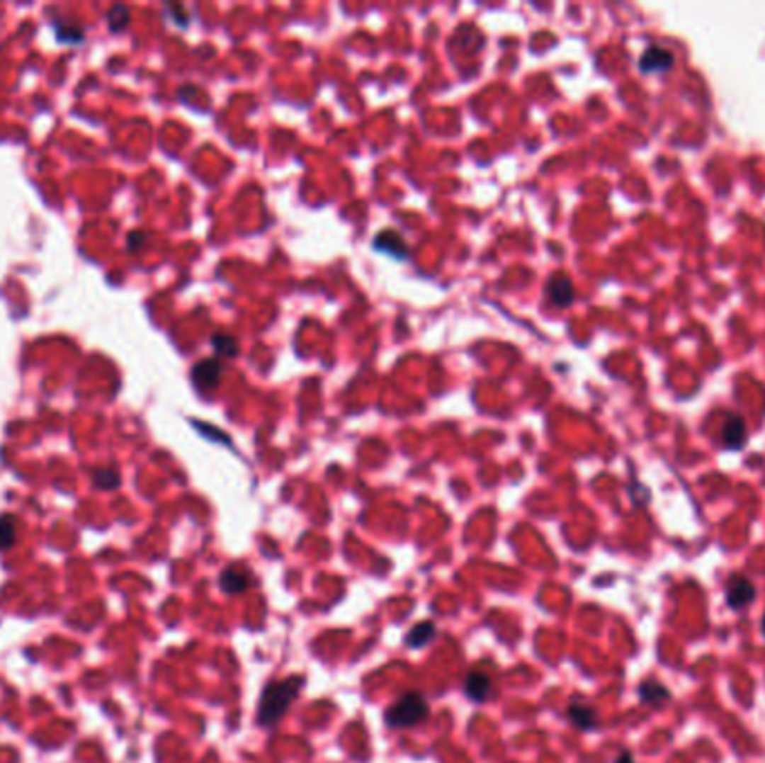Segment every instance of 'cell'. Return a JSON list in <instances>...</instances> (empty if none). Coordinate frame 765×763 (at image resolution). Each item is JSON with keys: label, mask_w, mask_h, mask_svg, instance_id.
Segmentation results:
<instances>
[{"label": "cell", "mask_w": 765, "mask_h": 763, "mask_svg": "<svg viewBox=\"0 0 765 763\" xmlns=\"http://www.w3.org/2000/svg\"><path fill=\"white\" fill-rule=\"evenodd\" d=\"M374 249L380 251V253H387V256L392 258H407V244L405 239L401 235H396L394 231H385V233H378L376 239H374Z\"/></svg>", "instance_id": "8"}, {"label": "cell", "mask_w": 765, "mask_h": 763, "mask_svg": "<svg viewBox=\"0 0 765 763\" xmlns=\"http://www.w3.org/2000/svg\"><path fill=\"white\" fill-rule=\"evenodd\" d=\"M210 343H212V347H215L217 354L224 356V358H233L237 354V343L233 341V336H229V334H215Z\"/></svg>", "instance_id": "16"}, {"label": "cell", "mask_w": 765, "mask_h": 763, "mask_svg": "<svg viewBox=\"0 0 765 763\" xmlns=\"http://www.w3.org/2000/svg\"><path fill=\"white\" fill-rule=\"evenodd\" d=\"M195 426L197 428H200V432L202 434H208V436H215V439L217 441H226V443H229V436H226L224 432H215L217 428H210V426H204V423H195Z\"/></svg>", "instance_id": "19"}, {"label": "cell", "mask_w": 765, "mask_h": 763, "mask_svg": "<svg viewBox=\"0 0 765 763\" xmlns=\"http://www.w3.org/2000/svg\"><path fill=\"white\" fill-rule=\"evenodd\" d=\"M672 65H674V56L664 47H658V45L647 47L645 54H642V59H640L642 72H664V69H669Z\"/></svg>", "instance_id": "7"}, {"label": "cell", "mask_w": 765, "mask_h": 763, "mask_svg": "<svg viewBox=\"0 0 765 763\" xmlns=\"http://www.w3.org/2000/svg\"><path fill=\"white\" fill-rule=\"evenodd\" d=\"M193 383L197 390H212L217 383H220V376H222V363L217 358H206V361H200L195 367H193Z\"/></svg>", "instance_id": "5"}, {"label": "cell", "mask_w": 765, "mask_h": 763, "mask_svg": "<svg viewBox=\"0 0 765 763\" xmlns=\"http://www.w3.org/2000/svg\"><path fill=\"white\" fill-rule=\"evenodd\" d=\"M302 685H305V676H289L285 681L268 683L258 705V716H255L258 723L262 728H273L289 712L291 703L300 694Z\"/></svg>", "instance_id": "1"}, {"label": "cell", "mask_w": 765, "mask_h": 763, "mask_svg": "<svg viewBox=\"0 0 765 763\" xmlns=\"http://www.w3.org/2000/svg\"><path fill=\"white\" fill-rule=\"evenodd\" d=\"M106 21H108L110 32H121L128 27V23H130V9L123 7V5H115L108 11Z\"/></svg>", "instance_id": "14"}, {"label": "cell", "mask_w": 765, "mask_h": 763, "mask_svg": "<svg viewBox=\"0 0 765 763\" xmlns=\"http://www.w3.org/2000/svg\"><path fill=\"white\" fill-rule=\"evenodd\" d=\"M569 718L571 723L577 725L579 730H595V725H598V714H595L593 708H589V705L584 703H571L569 705Z\"/></svg>", "instance_id": "10"}, {"label": "cell", "mask_w": 765, "mask_h": 763, "mask_svg": "<svg viewBox=\"0 0 765 763\" xmlns=\"http://www.w3.org/2000/svg\"><path fill=\"white\" fill-rule=\"evenodd\" d=\"M144 242H146V237L141 235L139 231H135V233H132L130 237H128V249H130V251H135V249H137L139 244H144Z\"/></svg>", "instance_id": "20"}, {"label": "cell", "mask_w": 765, "mask_h": 763, "mask_svg": "<svg viewBox=\"0 0 765 763\" xmlns=\"http://www.w3.org/2000/svg\"><path fill=\"white\" fill-rule=\"evenodd\" d=\"M754 596H756V587H754L752 580H749V577H745V575L730 577L727 589H725V600H727L730 609L743 611L745 606L754 600Z\"/></svg>", "instance_id": "3"}, {"label": "cell", "mask_w": 765, "mask_h": 763, "mask_svg": "<svg viewBox=\"0 0 765 763\" xmlns=\"http://www.w3.org/2000/svg\"><path fill=\"white\" fill-rule=\"evenodd\" d=\"M465 694L468 699H472L475 703H484L490 694V681L486 674L472 672L465 678Z\"/></svg>", "instance_id": "12"}, {"label": "cell", "mask_w": 765, "mask_h": 763, "mask_svg": "<svg viewBox=\"0 0 765 763\" xmlns=\"http://www.w3.org/2000/svg\"><path fill=\"white\" fill-rule=\"evenodd\" d=\"M428 716H430V705L425 701V696L416 694V691H409V694L401 696L385 712V723L392 730L414 728V725H421Z\"/></svg>", "instance_id": "2"}, {"label": "cell", "mask_w": 765, "mask_h": 763, "mask_svg": "<svg viewBox=\"0 0 765 763\" xmlns=\"http://www.w3.org/2000/svg\"><path fill=\"white\" fill-rule=\"evenodd\" d=\"M16 540V519L11 515L0 517V550H5Z\"/></svg>", "instance_id": "15"}, {"label": "cell", "mask_w": 765, "mask_h": 763, "mask_svg": "<svg viewBox=\"0 0 765 763\" xmlns=\"http://www.w3.org/2000/svg\"><path fill=\"white\" fill-rule=\"evenodd\" d=\"M54 32H56V38H59L61 43H81V40H83V30H81V27L54 23Z\"/></svg>", "instance_id": "18"}, {"label": "cell", "mask_w": 765, "mask_h": 763, "mask_svg": "<svg viewBox=\"0 0 765 763\" xmlns=\"http://www.w3.org/2000/svg\"><path fill=\"white\" fill-rule=\"evenodd\" d=\"M92 479L98 488H106V490H115L119 486V473L115 468H98L92 473Z\"/></svg>", "instance_id": "17"}, {"label": "cell", "mask_w": 765, "mask_h": 763, "mask_svg": "<svg viewBox=\"0 0 765 763\" xmlns=\"http://www.w3.org/2000/svg\"><path fill=\"white\" fill-rule=\"evenodd\" d=\"M763 633H765V616H763Z\"/></svg>", "instance_id": "22"}, {"label": "cell", "mask_w": 765, "mask_h": 763, "mask_svg": "<svg viewBox=\"0 0 765 763\" xmlns=\"http://www.w3.org/2000/svg\"><path fill=\"white\" fill-rule=\"evenodd\" d=\"M722 441L727 448L739 450L745 443V423L741 417H730L722 426Z\"/></svg>", "instance_id": "9"}, {"label": "cell", "mask_w": 765, "mask_h": 763, "mask_svg": "<svg viewBox=\"0 0 765 763\" xmlns=\"http://www.w3.org/2000/svg\"><path fill=\"white\" fill-rule=\"evenodd\" d=\"M638 694H640V701L651 705V708H656V705H660L662 701L669 699L667 687L660 685L658 681H645L640 685V689H638Z\"/></svg>", "instance_id": "13"}, {"label": "cell", "mask_w": 765, "mask_h": 763, "mask_svg": "<svg viewBox=\"0 0 765 763\" xmlns=\"http://www.w3.org/2000/svg\"><path fill=\"white\" fill-rule=\"evenodd\" d=\"M251 587H253V575L246 567H239V564H231V567H226L220 575V589L226 593V596L244 593Z\"/></svg>", "instance_id": "4"}, {"label": "cell", "mask_w": 765, "mask_h": 763, "mask_svg": "<svg viewBox=\"0 0 765 763\" xmlns=\"http://www.w3.org/2000/svg\"><path fill=\"white\" fill-rule=\"evenodd\" d=\"M434 635H436V627H434L432 623H428V620H425V623H419V625H414L412 629L407 631L405 645H407L409 649H421V647H425V645H430V643L434 640Z\"/></svg>", "instance_id": "11"}, {"label": "cell", "mask_w": 765, "mask_h": 763, "mask_svg": "<svg viewBox=\"0 0 765 763\" xmlns=\"http://www.w3.org/2000/svg\"><path fill=\"white\" fill-rule=\"evenodd\" d=\"M548 298L557 307H566L573 303L575 291H573V282L569 280V276L557 273L548 280Z\"/></svg>", "instance_id": "6"}, {"label": "cell", "mask_w": 765, "mask_h": 763, "mask_svg": "<svg viewBox=\"0 0 765 763\" xmlns=\"http://www.w3.org/2000/svg\"><path fill=\"white\" fill-rule=\"evenodd\" d=\"M616 763H633V757H631V752H629V750L620 752V757L616 759Z\"/></svg>", "instance_id": "21"}]
</instances>
